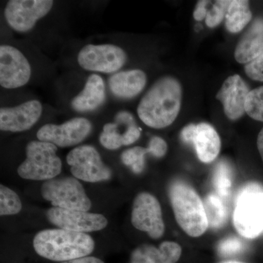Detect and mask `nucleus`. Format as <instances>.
Returning a JSON list of instances; mask_svg holds the SVG:
<instances>
[{"label": "nucleus", "instance_id": "obj_20", "mask_svg": "<svg viewBox=\"0 0 263 263\" xmlns=\"http://www.w3.org/2000/svg\"><path fill=\"white\" fill-rule=\"evenodd\" d=\"M105 86L103 79L97 74L88 78L84 89L72 99L71 106L76 111H94L105 101Z\"/></svg>", "mask_w": 263, "mask_h": 263}, {"label": "nucleus", "instance_id": "obj_25", "mask_svg": "<svg viewBox=\"0 0 263 263\" xmlns=\"http://www.w3.org/2000/svg\"><path fill=\"white\" fill-rule=\"evenodd\" d=\"M146 154H148V148L141 146L133 147L123 152L121 160L123 164L129 167L134 174H140L144 170Z\"/></svg>", "mask_w": 263, "mask_h": 263}, {"label": "nucleus", "instance_id": "obj_19", "mask_svg": "<svg viewBox=\"0 0 263 263\" xmlns=\"http://www.w3.org/2000/svg\"><path fill=\"white\" fill-rule=\"evenodd\" d=\"M263 51V18H258L251 24L242 36L235 51V58L240 64L249 63Z\"/></svg>", "mask_w": 263, "mask_h": 263}, {"label": "nucleus", "instance_id": "obj_2", "mask_svg": "<svg viewBox=\"0 0 263 263\" xmlns=\"http://www.w3.org/2000/svg\"><path fill=\"white\" fill-rule=\"evenodd\" d=\"M38 255L57 262H66L92 253L95 240L86 233L70 230L48 229L39 232L33 240Z\"/></svg>", "mask_w": 263, "mask_h": 263}, {"label": "nucleus", "instance_id": "obj_4", "mask_svg": "<svg viewBox=\"0 0 263 263\" xmlns=\"http://www.w3.org/2000/svg\"><path fill=\"white\" fill-rule=\"evenodd\" d=\"M233 224L238 234L249 239L263 232V187L249 182L240 189L235 197Z\"/></svg>", "mask_w": 263, "mask_h": 263}, {"label": "nucleus", "instance_id": "obj_21", "mask_svg": "<svg viewBox=\"0 0 263 263\" xmlns=\"http://www.w3.org/2000/svg\"><path fill=\"white\" fill-rule=\"evenodd\" d=\"M226 28L230 32L237 33L242 30L252 20V14L249 9L248 1H230L226 13Z\"/></svg>", "mask_w": 263, "mask_h": 263}, {"label": "nucleus", "instance_id": "obj_13", "mask_svg": "<svg viewBox=\"0 0 263 263\" xmlns=\"http://www.w3.org/2000/svg\"><path fill=\"white\" fill-rule=\"evenodd\" d=\"M48 221L61 229L87 233L105 229L108 221L100 214L53 207L46 213Z\"/></svg>", "mask_w": 263, "mask_h": 263}, {"label": "nucleus", "instance_id": "obj_7", "mask_svg": "<svg viewBox=\"0 0 263 263\" xmlns=\"http://www.w3.org/2000/svg\"><path fill=\"white\" fill-rule=\"evenodd\" d=\"M71 174L76 179L89 183L108 181L112 171L102 160L98 151L89 145L73 148L67 156Z\"/></svg>", "mask_w": 263, "mask_h": 263}, {"label": "nucleus", "instance_id": "obj_1", "mask_svg": "<svg viewBox=\"0 0 263 263\" xmlns=\"http://www.w3.org/2000/svg\"><path fill=\"white\" fill-rule=\"evenodd\" d=\"M182 89L179 81L164 77L157 81L141 99L138 117L148 127L162 129L176 120L181 108Z\"/></svg>", "mask_w": 263, "mask_h": 263}, {"label": "nucleus", "instance_id": "obj_22", "mask_svg": "<svg viewBox=\"0 0 263 263\" xmlns=\"http://www.w3.org/2000/svg\"><path fill=\"white\" fill-rule=\"evenodd\" d=\"M223 200L217 194L210 193L205 197L204 206L209 228L212 229L222 228L228 221V208Z\"/></svg>", "mask_w": 263, "mask_h": 263}, {"label": "nucleus", "instance_id": "obj_30", "mask_svg": "<svg viewBox=\"0 0 263 263\" xmlns=\"http://www.w3.org/2000/svg\"><path fill=\"white\" fill-rule=\"evenodd\" d=\"M245 72L252 80L263 82V51L253 61L245 65Z\"/></svg>", "mask_w": 263, "mask_h": 263}, {"label": "nucleus", "instance_id": "obj_6", "mask_svg": "<svg viewBox=\"0 0 263 263\" xmlns=\"http://www.w3.org/2000/svg\"><path fill=\"white\" fill-rule=\"evenodd\" d=\"M45 200L60 209L88 212L91 202L84 186L75 177L60 178L45 181L41 187Z\"/></svg>", "mask_w": 263, "mask_h": 263}, {"label": "nucleus", "instance_id": "obj_9", "mask_svg": "<svg viewBox=\"0 0 263 263\" xmlns=\"http://www.w3.org/2000/svg\"><path fill=\"white\" fill-rule=\"evenodd\" d=\"M131 222L135 228L145 232L153 239L160 238L165 227L157 197L148 193L138 194L133 201Z\"/></svg>", "mask_w": 263, "mask_h": 263}, {"label": "nucleus", "instance_id": "obj_28", "mask_svg": "<svg viewBox=\"0 0 263 263\" xmlns=\"http://www.w3.org/2000/svg\"><path fill=\"white\" fill-rule=\"evenodd\" d=\"M230 1H216L212 10L208 12L205 23L208 27L214 28L219 25L226 16Z\"/></svg>", "mask_w": 263, "mask_h": 263}, {"label": "nucleus", "instance_id": "obj_27", "mask_svg": "<svg viewBox=\"0 0 263 263\" xmlns=\"http://www.w3.org/2000/svg\"><path fill=\"white\" fill-rule=\"evenodd\" d=\"M100 142L104 148L108 150H117L123 146L122 134L115 122L104 125Z\"/></svg>", "mask_w": 263, "mask_h": 263}, {"label": "nucleus", "instance_id": "obj_12", "mask_svg": "<svg viewBox=\"0 0 263 263\" xmlns=\"http://www.w3.org/2000/svg\"><path fill=\"white\" fill-rule=\"evenodd\" d=\"M32 74L30 64L18 48L8 45L0 46V84L5 89L22 87Z\"/></svg>", "mask_w": 263, "mask_h": 263}, {"label": "nucleus", "instance_id": "obj_11", "mask_svg": "<svg viewBox=\"0 0 263 263\" xmlns=\"http://www.w3.org/2000/svg\"><path fill=\"white\" fill-rule=\"evenodd\" d=\"M91 129L92 125L87 119L74 118L62 124H45L37 131V138L38 141L65 148L76 146L84 141Z\"/></svg>", "mask_w": 263, "mask_h": 263}, {"label": "nucleus", "instance_id": "obj_36", "mask_svg": "<svg viewBox=\"0 0 263 263\" xmlns=\"http://www.w3.org/2000/svg\"><path fill=\"white\" fill-rule=\"evenodd\" d=\"M219 263H246V262H239V261L229 260V261H224V262H221Z\"/></svg>", "mask_w": 263, "mask_h": 263}, {"label": "nucleus", "instance_id": "obj_10", "mask_svg": "<svg viewBox=\"0 0 263 263\" xmlns=\"http://www.w3.org/2000/svg\"><path fill=\"white\" fill-rule=\"evenodd\" d=\"M53 5L51 0H10L5 7V18L13 30L27 32L51 11Z\"/></svg>", "mask_w": 263, "mask_h": 263}, {"label": "nucleus", "instance_id": "obj_8", "mask_svg": "<svg viewBox=\"0 0 263 263\" xmlns=\"http://www.w3.org/2000/svg\"><path fill=\"white\" fill-rule=\"evenodd\" d=\"M122 48L113 44L85 46L78 55V62L84 70L103 73H116L127 62Z\"/></svg>", "mask_w": 263, "mask_h": 263}, {"label": "nucleus", "instance_id": "obj_15", "mask_svg": "<svg viewBox=\"0 0 263 263\" xmlns=\"http://www.w3.org/2000/svg\"><path fill=\"white\" fill-rule=\"evenodd\" d=\"M42 104L29 100L12 108L0 109V129L20 133L32 128L42 115Z\"/></svg>", "mask_w": 263, "mask_h": 263}, {"label": "nucleus", "instance_id": "obj_24", "mask_svg": "<svg viewBox=\"0 0 263 263\" xmlns=\"http://www.w3.org/2000/svg\"><path fill=\"white\" fill-rule=\"evenodd\" d=\"M20 197L11 189L5 185L0 186V214L1 216L15 215L22 211Z\"/></svg>", "mask_w": 263, "mask_h": 263}, {"label": "nucleus", "instance_id": "obj_32", "mask_svg": "<svg viewBox=\"0 0 263 263\" xmlns=\"http://www.w3.org/2000/svg\"><path fill=\"white\" fill-rule=\"evenodd\" d=\"M141 129L137 124L128 128L127 130L122 136L123 146H129L136 143L141 136Z\"/></svg>", "mask_w": 263, "mask_h": 263}, {"label": "nucleus", "instance_id": "obj_18", "mask_svg": "<svg viewBox=\"0 0 263 263\" xmlns=\"http://www.w3.org/2000/svg\"><path fill=\"white\" fill-rule=\"evenodd\" d=\"M146 84V76L141 70L116 72L108 80L109 89L118 98L131 99L140 94Z\"/></svg>", "mask_w": 263, "mask_h": 263}, {"label": "nucleus", "instance_id": "obj_17", "mask_svg": "<svg viewBox=\"0 0 263 263\" xmlns=\"http://www.w3.org/2000/svg\"><path fill=\"white\" fill-rule=\"evenodd\" d=\"M182 254L179 243L174 241H164L159 247L143 245L132 252L131 263H176Z\"/></svg>", "mask_w": 263, "mask_h": 263}, {"label": "nucleus", "instance_id": "obj_26", "mask_svg": "<svg viewBox=\"0 0 263 263\" xmlns=\"http://www.w3.org/2000/svg\"><path fill=\"white\" fill-rule=\"evenodd\" d=\"M245 112L254 120L263 122V86L249 91L246 99Z\"/></svg>", "mask_w": 263, "mask_h": 263}, {"label": "nucleus", "instance_id": "obj_5", "mask_svg": "<svg viewBox=\"0 0 263 263\" xmlns=\"http://www.w3.org/2000/svg\"><path fill=\"white\" fill-rule=\"evenodd\" d=\"M57 146L41 141L29 142L26 147V159L18 168L22 179L48 181L62 172V162L57 155Z\"/></svg>", "mask_w": 263, "mask_h": 263}, {"label": "nucleus", "instance_id": "obj_16", "mask_svg": "<svg viewBox=\"0 0 263 263\" xmlns=\"http://www.w3.org/2000/svg\"><path fill=\"white\" fill-rule=\"evenodd\" d=\"M248 86L238 75L230 76L216 95L222 103L228 119L236 120L246 113L245 102L249 93Z\"/></svg>", "mask_w": 263, "mask_h": 263}, {"label": "nucleus", "instance_id": "obj_29", "mask_svg": "<svg viewBox=\"0 0 263 263\" xmlns=\"http://www.w3.org/2000/svg\"><path fill=\"white\" fill-rule=\"evenodd\" d=\"M243 248V243L237 237H228L219 242L217 251L222 257H230L239 254Z\"/></svg>", "mask_w": 263, "mask_h": 263}, {"label": "nucleus", "instance_id": "obj_33", "mask_svg": "<svg viewBox=\"0 0 263 263\" xmlns=\"http://www.w3.org/2000/svg\"><path fill=\"white\" fill-rule=\"evenodd\" d=\"M209 2L199 1L197 3L196 8L194 11V18L197 21H202V19L206 18L208 13L206 5Z\"/></svg>", "mask_w": 263, "mask_h": 263}, {"label": "nucleus", "instance_id": "obj_23", "mask_svg": "<svg viewBox=\"0 0 263 263\" xmlns=\"http://www.w3.org/2000/svg\"><path fill=\"white\" fill-rule=\"evenodd\" d=\"M216 194L222 199L230 196L233 186V171L226 161H221L216 164L213 176Z\"/></svg>", "mask_w": 263, "mask_h": 263}, {"label": "nucleus", "instance_id": "obj_14", "mask_svg": "<svg viewBox=\"0 0 263 263\" xmlns=\"http://www.w3.org/2000/svg\"><path fill=\"white\" fill-rule=\"evenodd\" d=\"M181 139L195 148L199 160L211 163L216 160L221 149V140L217 132L210 124H190L182 129Z\"/></svg>", "mask_w": 263, "mask_h": 263}, {"label": "nucleus", "instance_id": "obj_35", "mask_svg": "<svg viewBox=\"0 0 263 263\" xmlns=\"http://www.w3.org/2000/svg\"><path fill=\"white\" fill-rule=\"evenodd\" d=\"M257 148L259 152V155L261 156L263 162V128L259 132L258 137H257Z\"/></svg>", "mask_w": 263, "mask_h": 263}, {"label": "nucleus", "instance_id": "obj_31", "mask_svg": "<svg viewBox=\"0 0 263 263\" xmlns=\"http://www.w3.org/2000/svg\"><path fill=\"white\" fill-rule=\"evenodd\" d=\"M147 148L150 155L154 156L156 158H162L167 154V144L162 138L155 136L150 140Z\"/></svg>", "mask_w": 263, "mask_h": 263}, {"label": "nucleus", "instance_id": "obj_3", "mask_svg": "<svg viewBox=\"0 0 263 263\" xmlns=\"http://www.w3.org/2000/svg\"><path fill=\"white\" fill-rule=\"evenodd\" d=\"M169 198L175 218L189 236L197 238L206 232L209 221L201 198L189 183L176 180L169 186Z\"/></svg>", "mask_w": 263, "mask_h": 263}, {"label": "nucleus", "instance_id": "obj_34", "mask_svg": "<svg viewBox=\"0 0 263 263\" xmlns=\"http://www.w3.org/2000/svg\"><path fill=\"white\" fill-rule=\"evenodd\" d=\"M60 263H105L101 259L95 257H84L81 258L72 259V260L66 261Z\"/></svg>", "mask_w": 263, "mask_h": 263}]
</instances>
